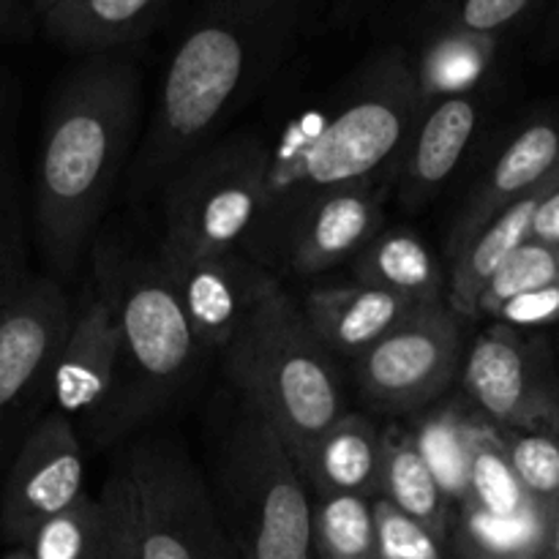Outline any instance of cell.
Returning <instances> with one entry per match:
<instances>
[{"label":"cell","mask_w":559,"mask_h":559,"mask_svg":"<svg viewBox=\"0 0 559 559\" xmlns=\"http://www.w3.org/2000/svg\"><path fill=\"white\" fill-rule=\"evenodd\" d=\"M142 74L123 52L85 55L60 80L33 173V233L55 282H69L136 153Z\"/></svg>","instance_id":"obj_1"},{"label":"cell","mask_w":559,"mask_h":559,"mask_svg":"<svg viewBox=\"0 0 559 559\" xmlns=\"http://www.w3.org/2000/svg\"><path fill=\"white\" fill-rule=\"evenodd\" d=\"M311 0H202L164 69L151 126L131 167L134 189L169 175L213 142L293 55Z\"/></svg>","instance_id":"obj_2"},{"label":"cell","mask_w":559,"mask_h":559,"mask_svg":"<svg viewBox=\"0 0 559 559\" xmlns=\"http://www.w3.org/2000/svg\"><path fill=\"white\" fill-rule=\"evenodd\" d=\"M420 104L413 55L385 47L358 66L320 115L300 120L271 145L260 213L243 251L276 271L295 218L317 197L391 173L409 140Z\"/></svg>","instance_id":"obj_3"},{"label":"cell","mask_w":559,"mask_h":559,"mask_svg":"<svg viewBox=\"0 0 559 559\" xmlns=\"http://www.w3.org/2000/svg\"><path fill=\"white\" fill-rule=\"evenodd\" d=\"M222 355L240 402L276 431L298 464L349 413L336 355L311 331L300 300L284 287L251 311Z\"/></svg>","instance_id":"obj_4"},{"label":"cell","mask_w":559,"mask_h":559,"mask_svg":"<svg viewBox=\"0 0 559 559\" xmlns=\"http://www.w3.org/2000/svg\"><path fill=\"white\" fill-rule=\"evenodd\" d=\"M91 278L118 320L126 360L120 437H129L183 396L207 353L197 342L158 257L96 246Z\"/></svg>","instance_id":"obj_5"},{"label":"cell","mask_w":559,"mask_h":559,"mask_svg":"<svg viewBox=\"0 0 559 559\" xmlns=\"http://www.w3.org/2000/svg\"><path fill=\"white\" fill-rule=\"evenodd\" d=\"M213 475L235 557L317 559L309 486L276 431L246 402L218 440Z\"/></svg>","instance_id":"obj_6"},{"label":"cell","mask_w":559,"mask_h":559,"mask_svg":"<svg viewBox=\"0 0 559 559\" xmlns=\"http://www.w3.org/2000/svg\"><path fill=\"white\" fill-rule=\"evenodd\" d=\"M271 145L260 134H227L186 158L164 186V257L243 249L265 189Z\"/></svg>","instance_id":"obj_7"},{"label":"cell","mask_w":559,"mask_h":559,"mask_svg":"<svg viewBox=\"0 0 559 559\" xmlns=\"http://www.w3.org/2000/svg\"><path fill=\"white\" fill-rule=\"evenodd\" d=\"M120 473L140 559H235L211 478L180 442H136Z\"/></svg>","instance_id":"obj_8"},{"label":"cell","mask_w":559,"mask_h":559,"mask_svg":"<svg viewBox=\"0 0 559 559\" xmlns=\"http://www.w3.org/2000/svg\"><path fill=\"white\" fill-rule=\"evenodd\" d=\"M126 399V360L112 306L93 278L74 304L49 374V409L66 415L82 445H115Z\"/></svg>","instance_id":"obj_9"},{"label":"cell","mask_w":559,"mask_h":559,"mask_svg":"<svg viewBox=\"0 0 559 559\" xmlns=\"http://www.w3.org/2000/svg\"><path fill=\"white\" fill-rule=\"evenodd\" d=\"M462 320L448 300L418 306L402 325L353 360L360 396L385 415H418L442 402L467 355Z\"/></svg>","instance_id":"obj_10"},{"label":"cell","mask_w":559,"mask_h":559,"mask_svg":"<svg viewBox=\"0 0 559 559\" xmlns=\"http://www.w3.org/2000/svg\"><path fill=\"white\" fill-rule=\"evenodd\" d=\"M74 300L52 276H36L0 306V480L22 437L49 404V374Z\"/></svg>","instance_id":"obj_11"},{"label":"cell","mask_w":559,"mask_h":559,"mask_svg":"<svg viewBox=\"0 0 559 559\" xmlns=\"http://www.w3.org/2000/svg\"><path fill=\"white\" fill-rule=\"evenodd\" d=\"M462 388L495 429H559V374L544 344L495 322L467 349Z\"/></svg>","instance_id":"obj_12"},{"label":"cell","mask_w":559,"mask_h":559,"mask_svg":"<svg viewBox=\"0 0 559 559\" xmlns=\"http://www.w3.org/2000/svg\"><path fill=\"white\" fill-rule=\"evenodd\" d=\"M85 445L66 415L47 409L22 437L0 480V535L22 546L85 491Z\"/></svg>","instance_id":"obj_13"},{"label":"cell","mask_w":559,"mask_h":559,"mask_svg":"<svg viewBox=\"0 0 559 559\" xmlns=\"http://www.w3.org/2000/svg\"><path fill=\"white\" fill-rule=\"evenodd\" d=\"M158 260L205 353H222L251 311L284 287L276 271L257 262L243 249L197 257L158 254Z\"/></svg>","instance_id":"obj_14"},{"label":"cell","mask_w":559,"mask_h":559,"mask_svg":"<svg viewBox=\"0 0 559 559\" xmlns=\"http://www.w3.org/2000/svg\"><path fill=\"white\" fill-rule=\"evenodd\" d=\"M377 178L342 186L306 205L284 235L276 273L284 267L295 276L314 278L333 267L353 265L355 257L385 227L382 186Z\"/></svg>","instance_id":"obj_15"},{"label":"cell","mask_w":559,"mask_h":559,"mask_svg":"<svg viewBox=\"0 0 559 559\" xmlns=\"http://www.w3.org/2000/svg\"><path fill=\"white\" fill-rule=\"evenodd\" d=\"M480 112L475 93L440 98L420 109L393 175L404 211H420L440 194L478 134Z\"/></svg>","instance_id":"obj_16"},{"label":"cell","mask_w":559,"mask_h":559,"mask_svg":"<svg viewBox=\"0 0 559 559\" xmlns=\"http://www.w3.org/2000/svg\"><path fill=\"white\" fill-rule=\"evenodd\" d=\"M559 173V120L551 115L530 120L500 151L489 173L453 222L448 235V254L453 257L491 222L500 211L527 197Z\"/></svg>","instance_id":"obj_17"},{"label":"cell","mask_w":559,"mask_h":559,"mask_svg":"<svg viewBox=\"0 0 559 559\" xmlns=\"http://www.w3.org/2000/svg\"><path fill=\"white\" fill-rule=\"evenodd\" d=\"M418 306L371 284H317L300 300L311 331L336 358H360Z\"/></svg>","instance_id":"obj_18"},{"label":"cell","mask_w":559,"mask_h":559,"mask_svg":"<svg viewBox=\"0 0 559 559\" xmlns=\"http://www.w3.org/2000/svg\"><path fill=\"white\" fill-rule=\"evenodd\" d=\"M173 0H55L38 20L63 49L76 55L123 52L145 38Z\"/></svg>","instance_id":"obj_19"},{"label":"cell","mask_w":559,"mask_h":559,"mask_svg":"<svg viewBox=\"0 0 559 559\" xmlns=\"http://www.w3.org/2000/svg\"><path fill=\"white\" fill-rule=\"evenodd\" d=\"M382 429L364 413L336 420L298 464L311 495H380Z\"/></svg>","instance_id":"obj_20"},{"label":"cell","mask_w":559,"mask_h":559,"mask_svg":"<svg viewBox=\"0 0 559 559\" xmlns=\"http://www.w3.org/2000/svg\"><path fill=\"white\" fill-rule=\"evenodd\" d=\"M559 180V173L555 178L546 180L544 186L530 191L527 197L516 200L508 205L506 211L497 213L456 257H453V271L448 278V293L445 300L459 317H475V306L478 298L484 295L486 284L491 282L502 262L530 240V227H533V216L538 211L540 200L549 194V189Z\"/></svg>","instance_id":"obj_21"},{"label":"cell","mask_w":559,"mask_h":559,"mask_svg":"<svg viewBox=\"0 0 559 559\" xmlns=\"http://www.w3.org/2000/svg\"><path fill=\"white\" fill-rule=\"evenodd\" d=\"M377 500L391 502L404 516L424 524L442 544H451L456 508L445 500V495L437 486L429 464L420 456L413 429L402 424H391L388 429H382L380 495H377Z\"/></svg>","instance_id":"obj_22"},{"label":"cell","mask_w":559,"mask_h":559,"mask_svg":"<svg viewBox=\"0 0 559 559\" xmlns=\"http://www.w3.org/2000/svg\"><path fill=\"white\" fill-rule=\"evenodd\" d=\"M349 267L355 282L388 289L415 304L445 300L448 282L440 257L418 233L407 227H382Z\"/></svg>","instance_id":"obj_23"},{"label":"cell","mask_w":559,"mask_h":559,"mask_svg":"<svg viewBox=\"0 0 559 559\" xmlns=\"http://www.w3.org/2000/svg\"><path fill=\"white\" fill-rule=\"evenodd\" d=\"M500 38L467 33H424L413 58L415 85L424 107L451 96H469L484 85L497 60Z\"/></svg>","instance_id":"obj_24"},{"label":"cell","mask_w":559,"mask_h":559,"mask_svg":"<svg viewBox=\"0 0 559 559\" xmlns=\"http://www.w3.org/2000/svg\"><path fill=\"white\" fill-rule=\"evenodd\" d=\"M413 437L420 456L429 464L437 486L453 508L467 497L469 451H473V429L478 413L464 402H437L418 413Z\"/></svg>","instance_id":"obj_25"},{"label":"cell","mask_w":559,"mask_h":559,"mask_svg":"<svg viewBox=\"0 0 559 559\" xmlns=\"http://www.w3.org/2000/svg\"><path fill=\"white\" fill-rule=\"evenodd\" d=\"M462 506H469L475 511H484L489 516L500 519L530 516V513L540 511L533 502V497L519 484L497 429L489 420L480 418V415L475 418L473 451H469L467 473V497H464Z\"/></svg>","instance_id":"obj_26"},{"label":"cell","mask_w":559,"mask_h":559,"mask_svg":"<svg viewBox=\"0 0 559 559\" xmlns=\"http://www.w3.org/2000/svg\"><path fill=\"white\" fill-rule=\"evenodd\" d=\"M317 559H380L371 500L358 495H311Z\"/></svg>","instance_id":"obj_27"},{"label":"cell","mask_w":559,"mask_h":559,"mask_svg":"<svg viewBox=\"0 0 559 559\" xmlns=\"http://www.w3.org/2000/svg\"><path fill=\"white\" fill-rule=\"evenodd\" d=\"M109 538V500L107 495H82L63 513L44 522L25 549L33 559H102Z\"/></svg>","instance_id":"obj_28"},{"label":"cell","mask_w":559,"mask_h":559,"mask_svg":"<svg viewBox=\"0 0 559 559\" xmlns=\"http://www.w3.org/2000/svg\"><path fill=\"white\" fill-rule=\"evenodd\" d=\"M31 243H27V222L22 207L20 175H16L14 153H11L9 126L0 109V306L22 293L33 282Z\"/></svg>","instance_id":"obj_29"},{"label":"cell","mask_w":559,"mask_h":559,"mask_svg":"<svg viewBox=\"0 0 559 559\" xmlns=\"http://www.w3.org/2000/svg\"><path fill=\"white\" fill-rule=\"evenodd\" d=\"M519 484L544 513L559 502V429H497Z\"/></svg>","instance_id":"obj_30"},{"label":"cell","mask_w":559,"mask_h":559,"mask_svg":"<svg viewBox=\"0 0 559 559\" xmlns=\"http://www.w3.org/2000/svg\"><path fill=\"white\" fill-rule=\"evenodd\" d=\"M555 284H559V246L524 240L486 284L475 306V317H495L506 300Z\"/></svg>","instance_id":"obj_31"},{"label":"cell","mask_w":559,"mask_h":559,"mask_svg":"<svg viewBox=\"0 0 559 559\" xmlns=\"http://www.w3.org/2000/svg\"><path fill=\"white\" fill-rule=\"evenodd\" d=\"M538 0H429L424 33H467L502 38L516 27Z\"/></svg>","instance_id":"obj_32"},{"label":"cell","mask_w":559,"mask_h":559,"mask_svg":"<svg viewBox=\"0 0 559 559\" xmlns=\"http://www.w3.org/2000/svg\"><path fill=\"white\" fill-rule=\"evenodd\" d=\"M380 559H448L445 544L385 500H371Z\"/></svg>","instance_id":"obj_33"},{"label":"cell","mask_w":559,"mask_h":559,"mask_svg":"<svg viewBox=\"0 0 559 559\" xmlns=\"http://www.w3.org/2000/svg\"><path fill=\"white\" fill-rule=\"evenodd\" d=\"M495 320L508 328H516V331L557 325L559 284H555V287L533 289V293H524V295H516V298L506 300V304L495 311Z\"/></svg>","instance_id":"obj_34"},{"label":"cell","mask_w":559,"mask_h":559,"mask_svg":"<svg viewBox=\"0 0 559 559\" xmlns=\"http://www.w3.org/2000/svg\"><path fill=\"white\" fill-rule=\"evenodd\" d=\"M104 495L109 500V538L102 559H140L134 544V524H131L129 486L120 469L109 475Z\"/></svg>","instance_id":"obj_35"},{"label":"cell","mask_w":559,"mask_h":559,"mask_svg":"<svg viewBox=\"0 0 559 559\" xmlns=\"http://www.w3.org/2000/svg\"><path fill=\"white\" fill-rule=\"evenodd\" d=\"M530 240L559 246V180L551 186L549 194L540 200L538 211H535L533 227H530Z\"/></svg>","instance_id":"obj_36"},{"label":"cell","mask_w":559,"mask_h":559,"mask_svg":"<svg viewBox=\"0 0 559 559\" xmlns=\"http://www.w3.org/2000/svg\"><path fill=\"white\" fill-rule=\"evenodd\" d=\"M544 559H559V502L546 513V549Z\"/></svg>","instance_id":"obj_37"},{"label":"cell","mask_w":559,"mask_h":559,"mask_svg":"<svg viewBox=\"0 0 559 559\" xmlns=\"http://www.w3.org/2000/svg\"><path fill=\"white\" fill-rule=\"evenodd\" d=\"M374 3L377 0H333V11H336L338 20L347 22V20H358V16L366 14Z\"/></svg>","instance_id":"obj_38"},{"label":"cell","mask_w":559,"mask_h":559,"mask_svg":"<svg viewBox=\"0 0 559 559\" xmlns=\"http://www.w3.org/2000/svg\"><path fill=\"white\" fill-rule=\"evenodd\" d=\"M546 49H559V3L555 9V14H551L549 25H546Z\"/></svg>","instance_id":"obj_39"},{"label":"cell","mask_w":559,"mask_h":559,"mask_svg":"<svg viewBox=\"0 0 559 559\" xmlns=\"http://www.w3.org/2000/svg\"><path fill=\"white\" fill-rule=\"evenodd\" d=\"M20 0H0V27L9 25L11 20H14V9Z\"/></svg>","instance_id":"obj_40"},{"label":"cell","mask_w":559,"mask_h":559,"mask_svg":"<svg viewBox=\"0 0 559 559\" xmlns=\"http://www.w3.org/2000/svg\"><path fill=\"white\" fill-rule=\"evenodd\" d=\"M0 559H33V557H31V551L25 549V546H11V549L5 551V555Z\"/></svg>","instance_id":"obj_41"},{"label":"cell","mask_w":559,"mask_h":559,"mask_svg":"<svg viewBox=\"0 0 559 559\" xmlns=\"http://www.w3.org/2000/svg\"><path fill=\"white\" fill-rule=\"evenodd\" d=\"M55 3V0H31V9L33 11H36V14L38 16H41L44 14V11H47L49 9V5H52Z\"/></svg>","instance_id":"obj_42"}]
</instances>
